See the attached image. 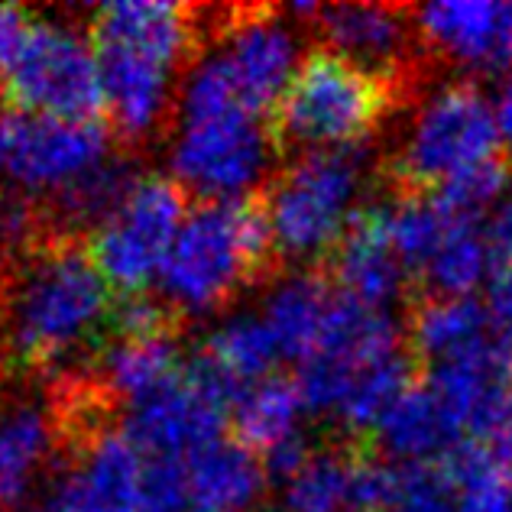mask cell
I'll return each instance as SVG.
<instances>
[{"mask_svg":"<svg viewBox=\"0 0 512 512\" xmlns=\"http://www.w3.org/2000/svg\"><path fill=\"white\" fill-rule=\"evenodd\" d=\"M114 302L88 240H36L4 263L0 373L49 380L88 370L111 341Z\"/></svg>","mask_w":512,"mask_h":512,"instance_id":"obj_1","label":"cell"},{"mask_svg":"<svg viewBox=\"0 0 512 512\" xmlns=\"http://www.w3.org/2000/svg\"><path fill=\"white\" fill-rule=\"evenodd\" d=\"M205 23L169 0H117L91 10L88 46L98 69L104 124L130 153L175 111V82L192 72Z\"/></svg>","mask_w":512,"mask_h":512,"instance_id":"obj_2","label":"cell"},{"mask_svg":"<svg viewBox=\"0 0 512 512\" xmlns=\"http://www.w3.org/2000/svg\"><path fill=\"white\" fill-rule=\"evenodd\" d=\"M276 153L273 127L247 111L224 62L214 52L198 59L179 94V127L169 156L182 192L201 201L250 198Z\"/></svg>","mask_w":512,"mask_h":512,"instance_id":"obj_3","label":"cell"},{"mask_svg":"<svg viewBox=\"0 0 512 512\" xmlns=\"http://www.w3.org/2000/svg\"><path fill=\"white\" fill-rule=\"evenodd\" d=\"M273 256L260 201H201L175 234L159 273V292L179 315L218 312L266 276Z\"/></svg>","mask_w":512,"mask_h":512,"instance_id":"obj_4","label":"cell"},{"mask_svg":"<svg viewBox=\"0 0 512 512\" xmlns=\"http://www.w3.org/2000/svg\"><path fill=\"white\" fill-rule=\"evenodd\" d=\"M0 111L104 124L88 39L33 7L0 4Z\"/></svg>","mask_w":512,"mask_h":512,"instance_id":"obj_5","label":"cell"},{"mask_svg":"<svg viewBox=\"0 0 512 512\" xmlns=\"http://www.w3.org/2000/svg\"><path fill=\"white\" fill-rule=\"evenodd\" d=\"M393 107V88L328 49H315L273 111L279 146L302 153L363 150Z\"/></svg>","mask_w":512,"mask_h":512,"instance_id":"obj_6","label":"cell"},{"mask_svg":"<svg viewBox=\"0 0 512 512\" xmlns=\"http://www.w3.org/2000/svg\"><path fill=\"white\" fill-rule=\"evenodd\" d=\"M363 179V150L302 153L282 169L263 201L276 256L289 263H315L338 250L360 211Z\"/></svg>","mask_w":512,"mask_h":512,"instance_id":"obj_7","label":"cell"},{"mask_svg":"<svg viewBox=\"0 0 512 512\" xmlns=\"http://www.w3.org/2000/svg\"><path fill=\"white\" fill-rule=\"evenodd\" d=\"M493 104L474 82H444L428 91L402 130L393 175L406 188H441L467 169L496 159Z\"/></svg>","mask_w":512,"mask_h":512,"instance_id":"obj_8","label":"cell"},{"mask_svg":"<svg viewBox=\"0 0 512 512\" xmlns=\"http://www.w3.org/2000/svg\"><path fill=\"white\" fill-rule=\"evenodd\" d=\"M185 201L172 175H140L120 208L88 237L91 260L117 295L150 292L188 214Z\"/></svg>","mask_w":512,"mask_h":512,"instance_id":"obj_9","label":"cell"},{"mask_svg":"<svg viewBox=\"0 0 512 512\" xmlns=\"http://www.w3.org/2000/svg\"><path fill=\"white\" fill-rule=\"evenodd\" d=\"M114 156L107 124L0 111V185L36 201L59 195Z\"/></svg>","mask_w":512,"mask_h":512,"instance_id":"obj_10","label":"cell"},{"mask_svg":"<svg viewBox=\"0 0 512 512\" xmlns=\"http://www.w3.org/2000/svg\"><path fill=\"white\" fill-rule=\"evenodd\" d=\"M399 354L402 328L386 308H367L338 295L325 334H321L312 357L302 360L299 376H295L305 412L334 419L354 376Z\"/></svg>","mask_w":512,"mask_h":512,"instance_id":"obj_11","label":"cell"},{"mask_svg":"<svg viewBox=\"0 0 512 512\" xmlns=\"http://www.w3.org/2000/svg\"><path fill=\"white\" fill-rule=\"evenodd\" d=\"M65 461L59 402L49 380L0 373V512H17L43 477Z\"/></svg>","mask_w":512,"mask_h":512,"instance_id":"obj_12","label":"cell"},{"mask_svg":"<svg viewBox=\"0 0 512 512\" xmlns=\"http://www.w3.org/2000/svg\"><path fill=\"white\" fill-rule=\"evenodd\" d=\"M224 17L211 52L224 62L247 111L269 117L299 72V39L289 20L269 7H237Z\"/></svg>","mask_w":512,"mask_h":512,"instance_id":"obj_13","label":"cell"},{"mask_svg":"<svg viewBox=\"0 0 512 512\" xmlns=\"http://www.w3.org/2000/svg\"><path fill=\"white\" fill-rule=\"evenodd\" d=\"M415 33L470 75L512 72V0H441L412 10Z\"/></svg>","mask_w":512,"mask_h":512,"instance_id":"obj_14","label":"cell"},{"mask_svg":"<svg viewBox=\"0 0 512 512\" xmlns=\"http://www.w3.org/2000/svg\"><path fill=\"white\" fill-rule=\"evenodd\" d=\"M318 30L328 52L357 69L383 78L386 85L409 69L415 56V20L409 10L393 4H334L321 7Z\"/></svg>","mask_w":512,"mask_h":512,"instance_id":"obj_15","label":"cell"},{"mask_svg":"<svg viewBox=\"0 0 512 512\" xmlns=\"http://www.w3.org/2000/svg\"><path fill=\"white\" fill-rule=\"evenodd\" d=\"M331 273L341 299L389 312V305L406 289L409 273L389 237L386 205L380 201L360 205L338 250L331 253Z\"/></svg>","mask_w":512,"mask_h":512,"instance_id":"obj_16","label":"cell"},{"mask_svg":"<svg viewBox=\"0 0 512 512\" xmlns=\"http://www.w3.org/2000/svg\"><path fill=\"white\" fill-rule=\"evenodd\" d=\"M376 435L399 461L431 464L467 444V422L461 409L435 383L425 380L409 386V393L396 402Z\"/></svg>","mask_w":512,"mask_h":512,"instance_id":"obj_17","label":"cell"},{"mask_svg":"<svg viewBox=\"0 0 512 512\" xmlns=\"http://www.w3.org/2000/svg\"><path fill=\"white\" fill-rule=\"evenodd\" d=\"M185 367V354L175 334L150 338H111L91 363L88 373L114 406H137L163 386H169Z\"/></svg>","mask_w":512,"mask_h":512,"instance_id":"obj_18","label":"cell"},{"mask_svg":"<svg viewBox=\"0 0 512 512\" xmlns=\"http://www.w3.org/2000/svg\"><path fill=\"white\" fill-rule=\"evenodd\" d=\"M188 500L208 512H244L263 496L266 470L260 457L234 438H214L185 461Z\"/></svg>","mask_w":512,"mask_h":512,"instance_id":"obj_19","label":"cell"},{"mask_svg":"<svg viewBox=\"0 0 512 512\" xmlns=\"http://www.w3.org/2000/svg\"><path fill=\"white\" fill-rule=\"evenodd\" d=\"M334 302H338V292L312 269H299V273L279 279L263 305V321L276 338L279 354L299 363L312 357L328 328Z\"/></svg>","mask_w":512,"mask_h":512,"instance_id":"obj_20","label":"cell"},{"mask_svg":"<svg viewBox=\"0 0 512 512\" xmlns=\"http://www.w3.org/2000/svg\"><path fill=\"white\" fill-rule=\"evenodd\" d=\"M302 415L305 402L295 380L266 376V380L247 386L237 396L227 425L234 428V441L253 451L263 464L269 451L302 438Z\"/></svg>","mask_w":512,"mask_h":512,"instance_id":"obj_21","label":"cell"},{"mask_svg":"<svg viewBox=\"0 0 512 512\" xmlns=\"http://www.w3.org/2000/svg\"><path fill=\"white\" fill-rule=\"evenodd\" d=\"M490 328L493 315L487 312V305L474 299H438V295H431L412 315L409 338L415 354L428 360L431 367H438V363L467 354L477 341L487 338Z\"/></svg>","mask_w":512,"mask_h":512,"instance_id":"obj_22","label":"cell"},{"mask_svg":"<svg viewBox=\"0 0 512 512\" xmlns=\"http://www.w3.org/2000/svg\"><path fill=\"white\" fill-rule=\"evenodd\" d=\"M214 367H218L234 386L247 389L253 383L273 376V367L279 363L276 338L269 334L263 315H234L211 334L201 347Z\"/></svg>","mask_w":512,"mask_h":512,"instance_id":"obj_23","label":"cell"},{"mask_svg":"<svg viewBox=\"0 0 512 512\" xmlns=\"http://www.w3.org/2000/svg\"><path fill=\"white\" fill-rule=\"evenodd\" d=\"M493 253L487 234L477 224L454 221L444 234L438 253L422 269V282L438 299H470V292L487 286Z\"/></svg>","mask_w":512,"mask_h":512,"instance_id":"obj_24","label":"cell"},{"mask_svg":"<svg viewBox=\"0 0 512 512\" xmlns=\"http://www.w3.org/2000/svg\"><path fill=\"white\" fill-rule=\"evenodd\" d=\"M409 386H412V363L406 354H399L386 363H376V367L354 376V383L347 386L334 419H338L350 435H376L396 402L409 393Z\"/></svg>","mask_w":512,"mask_h":512,"instance_id":"obj_25","label":"cell"},{"mask_svg":"<svg viewBox=\"0 0 512 512\" xmlns=\"http://www.w3.org/2000/svg\"><path fill=\"white\" fill-rule=\"evenodd\" d=\"M386 221H389V237L399 253L406 273L422 276L431 256L438 253L444 234L451 231L454 218L441 211L435 198L406 192L399 195L393 205H386Z\"/></svg>","mask_w":512,"mask_h":512,"instance_id":"obj_26","label":"cell"},{"mask_svg":"<svg viewBox=\"0 0 512 512\" xmlns=\"http://www.w3.org/2000/svg\"><path fill=\"white\" fill-rule=\"evenodd\" d=\"M350 470H354V454H312L286 480L282 512H354Z\"/></svg>","mask_w":512,"mask_h":512,"instance_id":"obj_27","label":"cell"},{"mask_svg":"<svg viewBox=\"0 0 512 512\" xmlns=\"http://www.w3.org/2000/svg\"><path fill=\"white\" fill-rule=\"evenodd\" d=\"M448 461L457 474L454 512H512V480L500 461L474 444H461Z\"/></svg>","mask_w":512,"mask_h":512,"instance_id":"obj_28","label":"cell"},{"mask_svg":"<svg viewBox=\"0 0 512 512\" xmlns=\"http://www.w3.org/2000/svg\"><path fill=\"white\" fill-rule=\"evenodd\" d=\"M509 182H512L509 166L503 159H490V163L467 169L464 175H457V179H451L448 185H441L435 201L448 218L477 224L483 214L487 211L493 214V208L500 205Z\"/></svg>","mask_w":512,"mask_h":512,"instance_id":"obj_29","label":"cell"},{"mask_svg":"<svg viewBox=\"0 0 512 512\" xmlns=\"http://www.w3.org/2000/svg\"><path fill=\"white\" fill-rule=\"evenodd\" d=\"M457 503V474L451 461L409 464L399 470V487L393 512H454Z\"/></svg>","mask_w":512,"mask_h":512,"instance_id":"obj_30","label":"cell"},{"mask_svg":"<svg viewBox=\"0 0 512 512\" xmlns=\"http://www.w3.org/2000/svg\"><path fill=\"white\" fill-rule=\"evenodd\" d=\"M399 487V470L373 454H354L350 470V493H354V512H393Z\"/></svg>","mask_w":512,"mask_h":512,"instance_id":"obj_31","label":"cell"},{"mask_svg":"<svg viewBox=\"0 0 512 512\" xmlns=\"http://www.w3.org/2000/svg\"><path fill=\"white\" fill-rule=\"evenodd\" d=\"M483 234H487L493 263H512V182L506 188V195L500 198V205L493 208L490 224Z\"/></svg>","mask_w":512,"mask_h":512,"instance_id":"obj_32","label":"cell"},{"mask_svg":"<svg viewBox=\"0 0 512 512\" xmlns=\"http://www.w3.org/2000/svg\"><path fill=\"white\" fill-rule=\"evenodd\" d=\"M487 312L512 328V263H493L487 276Z\"/></svg>","mask_w":512,"mask_h":512,"instance_id":"obj_33","label":"cell"},{"mask_svg":"<svg viewBox=\"0 0 512 512\" xmlns=\"http://www.w3.org/2000/svg\"><path fill=\"white\" fill-rule=\"evenodd\" d=\"M493 120H496V133H500V140L512 150V72L503 78V85L496 88L493 94Z\"/></svg>","mask_w":512,"mask_h":512,"instance_id":"obj_34","label":"cell"},{"mask_svg":"<svg viewBox=\"0 0 512 512\" xmlns=\"http://www.w3.org/2000/svg\"><path fill=\"white\" fill-rule=\"evenodd\" d=\"M0 302H4V263H0Z\"/></svg>","mask_w":512,"mask_h":512,"instance_id":"obj_35","label":"cell"}]
</instances>
